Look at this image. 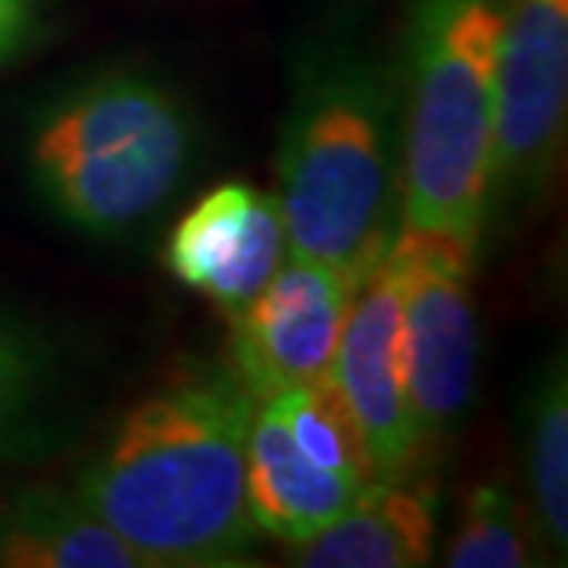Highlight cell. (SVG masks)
<instances>
[{
  "label": "cell",
  "instance_id": "obj_8",
  "mask_svg": "<svg viewBox=\"0 0 568 568\" xmlns=\"http://www.w3.org/2000/svg\"><path fill=\"white\" fill-rule=\"evenodd\" d=\"M362 277L288 255L244 311L230 317V369L258 399L325 381Z\"/></svg>",
  "mask_w": 568,
  "mask_h": 568
},
{
  "label": "cell",
  "instance_id": "obj_13",
  "mask_svg": "<svg viewBox=\"0 0 568 568\" xmlns=\"http://www.w3.org/2000/svg\"><path fill=\"white\" fill-rule=\"evenodd\" d=\"M525 469L539 536L550 554L568 550V373L565 355L547 358L525 399Z\"/></svg>",
  "mask_w": 568,
  "mask_h": 568
},
{
  "label": "cell",
  "instance_id": "obj_2",
  "mask_svg": "<svg viewBox=\"0 0 568 568\" xmlns=\"http://www.w3.org/2000/svg\"><path fill=\"white\" fill-rule=\"evenodd\" d=\"M274 196L288 255L366 277L399 225L395 71L351 33L300 60L284 111Z\"/></svg>",
  "mask_w": 568,
  "mask_h": 568
},
{
  "label": "cell",
  "instance_id": "obj_7",
  "mask_svg": "<svg viewBox=\"0 0 568 568\" xmlns=\"http://www.w3.org/2000/svg\"><path fill=\"white\" fill-rule=\"evenodd\" d=\"M568 122V0H506L495 63L487 222L550 189Z\"/></svg>",
  "mask_w": 568,
  "mask_h": 568
},
{
  "label": "cell",
  "instance_id": "obj_14",
  "mask_svg": "<svg viewBox=\"0 0 568 568\" xmlns=\"http://www.w3.org/2000/svg\"><path fill=\"white\" fill-rule=\"evenodd\" d=\"M531 539L525 509L503 480L476 484L465 498L462 520L443 554L450 568H520L531 565Z\"/></svg>",
  "mask_w": 568,
  "mask_h": 568
},
{
  "label": "cell",
  "instance_id": "obj_16",
  "mask_svg": "<svg viewBox=\"0 0 568 568\" xmlns=\"http://www.w3.org/2000/svg\"><path fill=\"white\" fill-rule=\"evenodd\" d=\"M41 27V0H0V67L19 60Z\"/></svg>",
  "mask_w": 568,
  "mask_h": 568
},
{
  "label": "cell",
  "instance_id": "obj_9",
  "mask_svg": "<svg viewBox=\"0 0 568 568\" xmlns=\"http://www.w3.org/2000/svg\"><path fill=\"white\" fill-rule=\"evenodd\" d=\"M328 381L358 428L373 476H406L428 465L406 399L399 362V288L388 252L362 277L351 300Z\"/></svg>",
  "mask_w": 568,
  "mask_h": 568
},
{
  "label": "cell",
  "instance_id": "obj_3",
  "mask_svg": "<svg viewBox=\"0 0 568 568\" xmlns=\"http://www.w3.org/2000/svg\"><path fill=\"white\" fill-rule=\"evenodd\" d=\"M506 0H410L399 93V222L480 252Z\"/></svg>",
  "mask_w": 568,
  "mask_h": 568
},
{
  "label": "cell",
  "instance_id": "obj_15",
  "mask_svg": "<svg viewBox=\"0 0 568 568\" xmlns=\"http://www.w3.org/2000/svg\"><path fill=\"white\" fill-rule=\"evenodd\" d=\"M38 381L41 366L33 339L16 322L0 317V447L22 425V414L30 410Z\"/></svg>",
  "mask_w": 568,
  "mask_h": 568
},
{
  "label": "cell",
  "instance_id": "obj_12",
  "mask_svg": "<svg viewBox=\"0 0 568 568\" xmlns=\"http://www.w3.org/2000/svg\"><path fill=\"white\" fill-rule=\"evenodd\" d=\"M0 565L148 568V561L78 491L27 487L0 506Z\"/></svg>",
  "mask_w": 568,
  "mask_h": 568
},
{
  "label": "cell",
  "instance_id": "obj_6",
  "mask_svg": "<svg viewBox=\"0 0 568 568\" xmlns=\"http://www.w3.org/2000/svg\"><path fill=\"white\" fill-rule=\"evenodd\" d=\"M476 247L399 222L388 263L399 288V362L428 462L458 432L476 392L480 328L473 303Z\"/></svg>",
  "mask_w": 568,
  "mask_h": 568
},
{
  "label": "cell",
  "instance_id": "obj_5",
  "mask_svg": "<svg viewBox=\"0 0 568 568\" xmlns=\"http://www.w3.org/2000/svg\"><path fill=\"white\" fill-rule=\"evenodd\" d=\"M369 480V454L328 377L255 403L244 495L258 536L300 547L333 525Z\"/></svg>",
  "mask_w": 568,
  "mask_h": 568
},
{
  "label": "cell",
  "instance_id": "obj_10",
  "mask_svg": "<svg viewBox=\"0 0 568 568\" xmlns=\"http://www.w3.org/2000/svg\"><path fill=\"white\" fill-rule=\"evenodd\" d=\"M288 258L277 196L225 181L181 214L166 241V270L219 311L236 314L266 288Z\"/></svg>",
  "mask_w": 568,
  "mask_h": 568
},
{
  "label": "cell",
  "instance_id": "obj_11",
  "mask_svg": "<svg viewBox=\"0 0 568 568\" xmlns=\"http://www.w3.org/2000/svg\"><path fill=\"white\" fill-rule=\"evenodd\" d=\"M436 487L422 469L373 476L344 514L292 550L303 568H417L436 550Z\"/></svg>",
  "mask_w": 568,
  "mask_h": 568
},
{
  "label": "cell",
  "instance_id": "obj_4",
  "mask_svg": "<svg viewBox=\"0 0 568 568\" xmlns=\"http://www.w3.org/2000/svg\"><path fill=\"white\" fill-rule=\"evenodd\" d=\"M196 126L174 89L141 71H100L63 89L27 133V178L85 236H126L181 189Z\"/></svg>",
  "mask_w": 568,
  "mask_h": 568
},
{
  "label": "cell",
  "instance_id": "obj_1",
  "mask_svg": "<svg viewBox=\"0 0 568 568\" xmlns=\"http://www.w3.org/2000/svg\"><path fill=\"white\" fill-rule=\"evenodd\" d=\"M252 414L230 366H200L133 406L74 491L148 568L241 565L258 539L244 495Z\"/></svg>",
  "mask_w": 568,
  "mask_h": 568
}]
</instances>
